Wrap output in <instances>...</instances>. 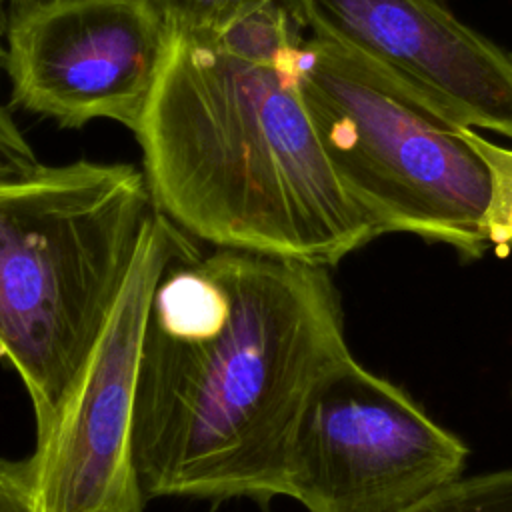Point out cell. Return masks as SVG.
<instances>
[{
	"label": "cell",
	"instance_id": "obj_1",
	"mask_svg": "<svg viewBox=\"0 0 512 512\" xmlns=\"http://www.w3.org/2000/svg\"><path fill=\"white\" fill-rule=\"evenodd\" d=\"M350 354L326 266L236 248L172 262L142 338L132 454L144 498L286 496L292 434Z\"/></svg>",
	"mask_w": 512,
	"mask_h": 512
},
{
	"label": "cell",
	"instance_id": "obj_2",
	"mask_svg": "<svg viewBox=\"0 0 512 512\" xmlns=\"http://www.w3.org/2000/svg\"><path fill=\"white\" fill-rule=\"evenodd\" d=\"M300 52L262 64L168 32L134 134L154 208L194 240L330 268L380 230L320 142Z\"/></svg>",
	"mask_w": 512,
	"mask_h": 512
},
{
	"label": "cell",
	"instance_id": "obj_3",
	"mask_svg": "<svg viewBox=\"0 0 512 512\" xmlns=\"http://www.w3.org/2000/svg\"><path fill=\"white\" fill-rule=\"evenodd\" d=\"M152 212L132 164L0 156V360L28 392L36 440L96 346Z\"/></svg>",
	"mask_w": 512,
	"mask_h": 512
},
{
	"label": "cell",
	"instance_id": "obj_4",
	"mask_svg": "<svg viewBox=\"0 0 512 512\" xmlns=\"http://www.w3.org/2000/svg\"><path fill=\"white\" fill-rule=\"evenodd\" d=\"M300 90L338 178L380 234L444 242L466 260L486 252L490 178L466 126L370 60L314 36L302 44Z\"/></svg>",
	"mask_w": 512,
	"mask_h": 512
},
{
	"label": "cell",
	"instance_id": "obj_5",
	"mask_svg": "<svg viewBox=\"0 0 512 512\" xmlns=\"http://www.w3.org/2000/svg\"><path fill=\"white\" fill-rule=\"evenodd\" d=\"M466 458L458 436L346 354L302 406L286 496L308 512H404L460 478Z\"/></svg>",
	"mask_w": 512,
	"mask_h": 512
},
{
	"label": "cell",
	"instance_id": "obj_6",
	"mask_svg": "<svg viewBox=\"0 0 512 512\" xmlns=\"http://www.w3.org/2000/svg\"><path fill=\"white\" fill-rule=\"evenodd\" d=\"M200 252L154 208L126 284L50 432L18 460L34 512H142L132 424L144 326L164 270Z\"/></svg>",
	"mask_w": 512,
	"mask_h": 512
},
{
	"label": "cell",
	"instance_id": "obj_7",
	"mask_svg": "<svg viewBox=\"0 0 512 512\" xmlns=\"http://www.w3.org/2000/svg\"><path fill=\"white\" fill-rule=\"evenodd\" d=\"M4 68L12 104L80 128L106 118L136 132L168 28L152 0H10Z\"/></svg>",
	"mask_w": 512,
	"mask_h": 512
},
{
	"label": "cell",
	"instance_id": "obj_8",
	"mask_svg": "<svg viewBox=\"0 0 512 512\" xmlns=\"http://www.w3.org/2000/svg\"><path fill=\"white\" fill-rule=\"evenodd\" d=\"M314 38L408 84L462 126L512 138V52L448 0H284Z\"/></svg>",
	"mask_w": 512,
	"mask_h": 512
},
{
	"label": "cell",
	"instance_id": "obj_9",
	"mask_svg": "<svg viewBox=\"0 0 512 512\" xmlns=\"http://www.w3.org/2000/svg\"><path fill=\"white\" fill-rule=\"evenodd\" d=\"M302 32L284 0H264L220 32L204 38L238 58L274 64L300 52Z\"/></svg>",
	"mask_w": 512,
	"mask_h": 512
},
{
	"label": "cell",
	"instance_id": "obj_10",
	"mask_svg": "<svg viewBox=\"0 0 512 512\" xmlns=\"http://www.w3.org/2000/svg\"><path fill=\"white\" fill-rule=\"evenodd\" d=\"M464 136L486 164L490 178L488 206L484 212V232L488 246L498 254L512 252V148L494 144L472 128Z\"/></svg>",
	"mask_w": 512,
	"mask_h": 512
},
{
	"label": "cell",
	"instance_id": "obj_11",
	"mask_svg": "<svg viewBox=\"0 0 512 512\" xmlns=\"http://www.w3.org/2000/svg\"><path fill=\"white\" fill-rule=\"evenodd\" d=\"M404 512H512V468L460 476Z\"/></svg>",
	"mask_w": 512,
	"mask_h": 512
},
{
	"label": "cell",
	"instance_id": "obj_12",
	"mask_svg": "<svg viewBox=\"0 0 512 512\" xmlns=\"http://www.w3.org/2000/svg\"><path fill=\"white\" fill-rule=\"evenodd\" d=\"M168 32L212 36L264 0H152Z\"/></svg>",
	"mask_w": 512,
	"mask_h": 512
},
{
	"label": "cell",
	"instance_id": "obj_13",
	"mask_svg": "<svg viewBox=\"0 0 512 512\" xmlns=\"http://www.w3.org/2000/svg\"><path fill=\"white\" fill-rule=\"evenodd\" d=\"M0 512H34L20 476L18 460L0 458Z\"/></svg>",
	"mask_w": 512,
	"mask_h": 512
},
{
	"label": "cell",
	"instance_id": "obj_14",
	"mask_svg": "<svg viewBox=\"0 0 512 512\" xmlns=\"http://www.w3.org/2000/svg\"><path fill=\"white\" fill-rule=\"evenodd\" d=\"M0 156L14 160H34V150L14 122L8 108L0 104Z\"/></svg>",
	"mask_w": 512,
	"mask_h": 512
},
{
	"label": "cell",
	"instance_id": "obj_15",
	"mask_svg": "<svg viewBox=\"0 0 512 512\" xmlns=\"http://www.w3.org/2000/svg\"><path fill=\"white\" fill-rule=\"evenodd\" d=\"M6 2L8 0H0V70L4 66V56H6V28H8Z\"/></svg>",
	"mask_w": 512,
	"mask_h": 512
}]
</instances>
